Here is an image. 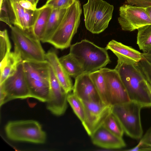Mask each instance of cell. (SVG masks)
<instances>
[{
  "label": "cell",
  "mask_w": 151,
  "mask_h": 151,
  "mask_svg": "<svg viewBox=\"0 0 151 151\" xmlns=\"http://www.w3.org/2000/svg\"><path fill=\"white\" fill-rule=\"evenodd\" d=\"M46 60L49 63L62 88L67 93L73 89L72 80L59 60L56 52L50 50L46 53Z\"/></svg>",
  "instance_id": "17"
},
{
  "label": "cell",
  "mask_w": 151,
  "mask_h": 151,
  "mask_svg": "<svg viewBox=\"0 0 151 151\" xmlns=\"http://www.w3.org/2000/svg\"><path fill=\"white\" fill-rule=\"evenodd\" d=\"M0 20L10 27L14 25L15 17L9 0H3L0 6Z\"/></svg>",
  "instance_id": "26"
},
{
  "label": "cell",
  "mask_w": 151,
  "mask_h": 151,
  "mask_svg": "<svg viewBox=\"0 0 151 151\" xmlns=\"http://www.w3.org/2000/svg\"><path fill=\"white\" fill-rule=\"evenodd\" d=\"M105 80L110 105L113 106L130 101L124 86L117 71L105 67L100 69Z\"/></svg>",
  "instance_id": "12"
},
{
  "label": "cell",
  "mask_w": 151,
  "mask_h": 151,
  "mask_svg": "<svg viewBox=\"0 0 151 151\" xmlns=\"http://www.w3.org/2000/svg\"><path fill=\"white\" fill-rule=\"evenodd\" d=\"M39 0H35L36 3L37 4Z\"/></svg>",
  "instance_id": "38"
},
{
  "label": "cell",
  "mask_w": 151,
  "mask_h": 151,
  "mask_svg": "<svg viewBox=\"0 0 151 151\" xmlns=\"http://www.w3.org/2000/svg\"><path fill=\"white\" fill-rule=\"evenodd\" d=\"M22 62L19 64L14 73L0 84L1 106L13 99L30 97Z\"/></svg>",
  "instance_id": "9"
},
{
  "label": "cell",
  "mask_w": 151,
  "mask_h": 151,
  "mask_svg": "<svg viewBox=\"0 0 151 151\" xmlns=\"http://www.w3.org/2000/svg\"><path fill=\"white\" fill-rule=\"evenodd\" d=\"M83 9L86 29L92 33L99 34L108 27L114 7L103 0H88Z\"/></svg>",
  "instance_id": "6"
},
{
  "label": "cell",
  "mask_w": 151,
  "mask_h": 151,
  "mask_svg": "<svg viewBox=\"0 0 151 151\" xmlns=\"http://www.w3.org/2000/svg\"><path fill=\"white\" fill-rule=\"evenodd\" d=\"M67 9H52L48 20L45 30L41 41L48 42L60 23Z\"/></svg>",
  "instance_id": "19"
},
{
  "label": "cell",
  "mask_w": 151,
  "mask_h": 151,
  "mask_svg": "<svg viewBox=\"0 0 151 151\" xmlns=\"http://www.w3.org/2000/svg\"><path fill=\"white\" fill-rule=\"evenodd\" d=\"M10 28L14 51L19 55L22 61L46 60L41 41L33 34L31 29L23 30L14 25Z\"/></svg>",
  "instance_id": "5"
},
{
  "label": "cell",
  "mask_w": 151,
  "mask_h": 151,
  "mask_svg": "<svg viewBox=\"0 0 151 151\" xmlns=\"http://www.w3.org/2000/svg\"><path fill=\"white\" fill-rule=\"evenodd\" d=\"M143 58L151 65V49L147 52L142 53Z\"/></svg>",
  "instance_id": "34"
},
{
  "label": "cell",
  "mask_w": 151,
  "mask_h": 151,
  "mask_svg": "<svg viewBox=\"0 0 151 151\" xmlns=\"http://www.w3.org/2000/svg\"><path fill=\"white\" fill-rule=\"evenodd\" d=\"M67 99L74 113L82 123L85 119V110L82 101L73 93L68 94Z\"/></svg>",
  "instance_id": "25"
},
{
  "label": "cell",
  "mask_w": 151,
  "mask_h": 151,
  "mask_svg": "<svg viewBox=\"0 0 151 151\" xmlns=\"http://www.w3.org/2000/svg\"><path fill=\"white\" fill-rule=\"evenodd\" d=\"M93 144L106 149H119L125 147L126 143L122 137L113 134L102 125L90 136Z\"/></svg>",
  "instance_id": "15"
},
{
  "label": "cell",
  "mask_w": 151,
  "mask_h": 151,
  "mask_svg": "<svg viewBox=\"0 0 151 151\" xmlns=\"http://www.w3.org/2000/svg\"><path fill=\"white\" fill-rule=\"evenodd\" d=\"M11 45L7 30L5 29L0 32V61L10 52Z\"/></svg>",
  "instance_id": "28"
},
{
  "label": "cell",
  "mask_w": 151,
  "mask_h": 151,
  "mask_svg": "<svg viewBox=\"0 0 151 151\" xmlns=\"http://www.w3.org/2000/svg\"><path fill=\"white\" fill-rule=\"evenodd\" d=\"M18 1L20 5L25 9L35 11L37 9V5L27 0H18Z\"/></svg>",
  "instance_id": "33"
},
{
  "label": "cell",
  "mask_w": 151,
  "mask_h": 151,
  "mask_svg": "<svg viewBox=\"0 0 151 151\" xmlns=\"http://www.w3.org/2000/svg\"><path fill=\"white\" fill-rule=\"evenodd\" d=\"M49 83V93L46 102L47 109L55 115H62L65 113L67 107L68 93L62 88L50 65Z\"/></svg>",
  "instance_id": "13"
},
{
  "label": "cell",
  "mask_w": 151,
  "mask_h": 151,
  "mask_svg": "<svg viewBox=\"0 0 151 151\" xmlns=\"http://www.w3.org/2000/svg\"><path fill=\"white\" fill-rule=\"evenodd\" d=\"M3 0H0V6L1 5Z\"/></svg>",
  "instance_id": "37"
},
{
  "label": "cell",
  "mask_w": 151,
  "mask_h": 151,
  "mask_svg": "<svg viewBox=\"0 0 151 151\" xmlns=\"http://www.w3.org/2000/svg\"><path fill=\"white\" fill-rule=\"evenodd\" d=\"M75 0H47L41 7H49L52 9H67L71 6Z\"/></svg>",
  "instance_id": "31"
},
{
  "label": "cell",
  "mask_w": 151,
  "mask_h": 151,
  "mask_svg": "<svg viewBox=\"0 0 151 151\" xmlns=\"http://www.w3.org/2000/svg\"><path fill=\"white\" fill-rule=\"evenodd\" d=\"M105 48L112 51L117 57V60L125 63L135 64L143 58L142 53L114 40L108 42Z\"/></svg>",
  "instance_id": "16"
},
{
  "label": "cell",
  "mask_w": 151,
  "mask_h": 151,
  "mask_svg": "<svg viewBox=\"0 0 151 151\" xmlns=\"http://www.w3.org/2000/svg\"><path fill=\"white\" fill-rule=\"evenodd\" d=\"M89 75L102 102L105 104L111 106L108 99L106 82L100 70L90 73Z\"/></svg>",
  "instance_id": "22"
},
{
  "label": "cell",
  "mask_w": 151,
  "mask_h": 151,
  "mask_svg": "<svg viewBox=\"0 0 151 151\" xmlns=\"http://www.w3.org/2000/svg\"><path fill=\"white\" fill-rule=\"evenodd\" d=\"M82 12L80 1L75 0L67 9L60 23L48 43L61 50L69 47L79 25Z\"/></svg>",
  "instance_id": "4"
},
{
  "label": "cell",
  "mask_w": 151,
  "mask_h": 151,
  "mask_svg": "<svg viewBox=\"0 0 151 151\" xmlns=\"http://www.w3.org/2000/svg\"><path fill=\"white\" fill-rule=\"evenodd\" d=\"M146 11L151 19V6L146 7Z\"/></svg>",
  "instance_id": "35"
},
{
  "label": "cell",
  "mask_w": 151,
  "mask_h": 151,
  "mask_svg": "<svg viewBox=\"0 0 151 151\" xmlns=\"http://www.w3.org/2000/svg\"><path fill=\"white\" fill-rule=\"evenodd\" d=\"M114 69L119 75L130 101L143 108L151 107V84L144 77L137 63L129 64L117 60Z\"/></svg>",
  "instance_id": "1"
},
{
  "label": "cell",
  "mask_w": 151,
  "mask_h": 151,
  "mask_svg": "<svg viewBox=\"0 0 151 151\" xmlns=\"http://www.w3.org/2000/svg\"><path fill=\"white\" fill-rule=\"evenodd\" d=\"M22 61L19 55L14 51L11 52L0 61V84L14 73Z\"/></svg>",
  "instance_id": "18"
},
{
  "label": "cell",
  "mask_w": 151,
  "mask_h": 151,
  "mask_svg": "<svg viewBox=\"0 0 151 151\" xmlns=\"http://www.w3.org/2000/svg\"><path fill=\"white\" fill-rule=\"evenodd\" d=\"M107 50L84 39L71 45L69 53L81 65L84 73H90L104 67L110 62Z\"/></svg>",
  "instance_id": "2"
},
{
  "label": "cell",
  "mask_w": 151,
  "mask_h": 151,
  "mask_svg": "<svg viewBox=\"0 0 151 151\" xmlns=\"http://www.w3.org/2000/svg\"><path fill=\"white\" fill-rule=\"evenodd\" d=\"M38 9V13L31 30L33 34L40 41L44 35L47 22L52 9L49 7Z\"/></svg>",
  "instance_id": "20"
},
{
  "label": "cell",
  "mask_w": 151,
  "mask_h": 151,
  "mask_svg": "<svg viewBox=\"0 0 151 151\" xmlns=\"http://www.w3.org/2000/svg\"><path fill=\"white\" fill-rule=\"evenodd\" d=\"M38 13V9L35 11L25 9L23 18V30L31 29L36 20Z\"/></svg>",
  "instance_id": "30"
},
{
  "label": "cell",
  "mask_w": 151,
  "mask_h": 151,
  "mask_svg": "<svg viewBox=\"0 0 151 151\" xmlns=\"http://www.w3.org/2000/svg\"><path fill=\"white\" fill-rule=\"evenodd\" d=\"M138 144L135 147L126 150L129 151H151V127L142 137Z\"/></svg>",
  "instance_id": "29"
},
{
  "label": "cell",
  "mask_w": 151,
  "mask_h": 151,
  "mask_svg": "<svg viewBox=\"0 0 151 151\" xmlns=\"http://www.w3.org/2000/svg\"><path fill=\"white\" fill-rule=\"evenodd\" d=\"M5 132L7 137L13 141L43 144L46 140L45 132L35 120L9 121L5 126Z\"/></svg>",
  "instance_id": "8"
},
{
  "label": "cell",
  "mask_w": 151,
  "mask_h": 151,
  "mask_svg": "<svg viewBox=\"0 0 151 151\" xmlns=\"http://www.w3.org/2000/svg\"><path fill=\"white\" fill-rule=\"evenodd\" d=\"M62 65L68 75L75 78L84 73L81 65L70 53L59 58Z\"/></svg>",
  "instance_id": "21"
},
{
  "label": "cell",
  "mask_w": 151,
  "mask_h": 151,
  "mask_svg": "<svg viewBox=\"0 0 151 151\" xmlns=\"http://www.w3.org/2000/svg\"><path fill=\"white\" fill-rule=\"evenodd\" d=\"M15 17L14 25L23 30V18L25 9L19 3L18 0H9Z\"/></svg>",
  "instance_id": "27"
},
{
  "label": "cell",
  "mask_w": 151,
  "mask_h": 151,
  "mask_svg": "<svg viewBox=\"0 0 151 151\" xmlns=\"http://www.w3.org/2000/svg\"><path fill=\"white\" fill-rule=\"evenodd\" d=\"M85 118L82 123L88 134L90 136L102 125L108 115L111 111L112 106L101 102L83 101Z\"/></svg>",
  "instance_id": "11"
},
{
  "label": "cell",
  "mask_w": 151,
  "mask_h": 151,
  "mask_svg": "<svg viewBox=\"0 0 151 151\" xmlns=\"http://www.w3.org/2000/svg\"><path fill=\"white\" fill-rule=\"evenodd\" d=\"M102 126L114 135L122 137L124 130L118 119L112 111L106 118Z\"/></svg>",
  "instance_id": "24"
},
{
  "label": "cell",
  "mask_w": 151,
  "mask_h": 151,
  "mask_svg": "<svg viewBox=\"0 0 151 151\" xmlns=\"http://www.w3.org/2000/svg\"><path fill=\"white\" fill-rule=\"evenodd\" d=\"M28 1L31 2L33 4L37 5V4L36 3L35 0H27Z\"/></svg>",
  "instance_id": "36"
},
{
  "label": "cell",
  "mask_w": 151,
  "mask_h": 151,
  "mask_svg": "<svg viewBox=\"0 0 151 151\" xmlns=\"http://www.w3.org/2000/svg\"><path fill=\"white\" fill-rule=\"evenodd\" d=\"M143 107L139 104L132 101L112 106L111 111L120 123L124 132L134 139L142 136L140 112Z\"/></svg>",
  "instance_id": "7"
},
{
  "label": "cell",
  "mask_w": 151,
  "mask_h": 151,
  "mask_svg": "<svg viewBox=\"0 0 151 151\" xmlns=\"http://www.w3.org/2000/svg\"><path fill=\"white\" fill-rule=\"evenodd\" d=\"M75 79L73 93L80 100L102 102L89 73H84Z\"/></svg>",
  "instance_id": "14"
},
{
  "label": "cell",
  "mask_w": 151,
  "mask_h": 151,
  "mask_svg": "<svg viewBox=\"0 0 151 151\" xmlns=\"http://www.w3.org/2000/svg\"><path fill=\"white\" fill-rule=\"evenodd\" d=\"M137 44L143 53L151 49V24L141 27L137 29Z\"/></svg>",
  "instance_id": "23"
},
{
  "label": "cell",
  "mask_w": 151,
  "mask_h": 151,
  "mask_svg": "<svg viewBox=\"0 0 151 151\" xmlns=\"http://www.w3.org/2000/svg\"><path fill=\"white\" fill-rule=\"evenodd\" d=\"M128 4L147 7L151 6V0H126Z\"/></svg>",
  "instance_id": "32"
},
{
  "label": "cell",
  "mask_w": 151,
  "mask_h": 151,
  "mask_svg": "<svg viewBox=\"0 0 151 151\" xmlns=\"http://www.w3.org/2000/svg\"><path fill=\"white\" fill-rule=\"evenodd\" d=\"M22 62L30 97L46 102L49 90V63L47 60Z\"/></svg>",
  "instance_id": "3"
},
{
  "label": "cell",
  "mask_w": 151,
  "mask_h": 151,
  "mask_svg": "<svg viewBox=\"0 0 151 151\" xmlns=\"http://www.w3.org/2000/svg\"><path fill=\"white\" fill-rule=\"evenodd\" d=\"M118 21L122 30L132 31L148 24L151 19L146 11V8L124 4L119 9Z\"/></svg>",
  "instance_id": "10"
}]
</instances>
